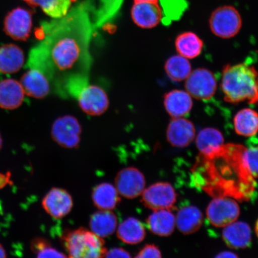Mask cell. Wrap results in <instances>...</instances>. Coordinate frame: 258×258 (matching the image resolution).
I'll return each mask as SVG.
<instances>
[{"instance_id":"obj_6","label":"cell","mask_w":258,"mask_h":258,"mask_svg":"<svg viewBox=\"0 0 258 258\" xmlns=\"http://www.w3.org/2000/svg\"><path fill=\"white\" fill-rule=\"evenodd\" d=\"M82 131V126L76 117L64 115L54 121L51 135L53 141L60 147L73 149L79 147Z\"/></svg>"},{"instance_id":"obj_5","label":"cell","mask_w":258,"mask_h":258,"mask_svg":"<svg viewBox=\"0 0 258 258\" xmlns=\"http://www.w3.org/2000/svg\"><path fill=\"white\" fill-rule=\"evenodd\" d=\"M186 91L192 98L200 101L211 99L217 92V80L211 71L205 68H199L192 71L185 80Z\"/></svg>"},{"instance_id":"obj_26","label":"cell","mask_w":258,"mask_h":258,"mask_svg":"<svg viewBox=\"0 0 258 258\" xmlns=\"http://www.w3.org/2000/svg\"><path fill=\"white\" fill-rule=\"evenodd\" d=\"M146 235L143 223L138 219L128 218L119 225L117 236L119 240L127 244H137L144 240Z\"/></svg>"},{"instance_id":"obj_16","label":"cell","mask_w":258,"mask_h":258,"mask_svg":"<svg viewBox=\"0 0 258 258\" xmlns=\"http://www.w3.org/2000/svg\"><path fill=\"white\" fill-rule=\"evenodd\" d=\"M20 83L25 94L36 99L45 98L51 88L47 77L40 71L34 69H30L24 74Z\"/></svg>"},{"instance_id":"obj_27","label":"cell","mask_w":258,"mask_h":258,"mask_svg":"<svg viewBox=\"0 0 258 258\" xmlns=\"http://www.w3.org/2000/svg\"><path fill=\"white\" fill-rule=\"evenodd\" d=\"M234 127L240 136H254L258 132V112L249 108L241 109L234 116Z\"/></svg>"},{"instance_id":"obj_32","label":"cell","mask_w":258,"mask_h":258,"mask_svg":"<svg viewBox=\"0 0 258 258\" xmlns=\"http://www.w3.org/2000/svg\"><path fill=\"white\" fill-rule=\"evenodd\" d=\"M244 167L253 177H258V147H251L244 151L242 158Z\"/></svg>"},{"instance_id":"obj_9","label":"cell","mask_w":258,"mask_h":258,"mask_svg":"<svg viewBox=\"0 0 258 258\" xmlns=\"http://www.w3.org/2000/svg\"><path fill=\"white\" fill-rule=\"evenodd\" d=\"M76 99L82 110L90 116L104 114L109 105L108 97L104 90L89 84L80 90Z\"/></svg>"},{"instance_id":"obj_15","label":"cell","mask_w":258,"mask_h":258,"mask_svg":"<svg viewBox=\"0 0 258 258\" xmlns=\"http://www.w3.org/2000/svg\"><path fill=\"white\" fill-rule=\"evenodd\" d=\"M222 235L226 245L232 249H246L251 244V228L249 224L243 221H235L225 226Z\"/></svg>"},{"instance_id":"obj_20","label":"cell","mask_w":258,"mask_h":258,"mask_svg":"<svg viewBox=\"0 0 258 258\" xmlns=\"http://www.w3.org/2000/svg\"><path fill=\"white\" fill-rule=\"evenodd\" d=\"M151 233L161 237L172 234L176 227V217L170 209L155 210L147 219Z\"/></svg>"},{"instance_id":"obj_18","label":"cell","mask_w":258,"mask_h":258,"mask_svg":"<svg viewBox=\"0 0 258 258\" xmlns=\"http://www.w3.org/2000/svg\"><path fill=\"white\" fill-rule=\"evenodd\" d=\"M25 95L17 80L8 79L0 82V108L7 110L18 108L23 102Z\"/></svg>"},{"instance_id":"obj_28","label":"cell","mask_w":258,"mask_h":258,"mask_svg":"<svg viewBox=\"0 0 258 258\" xmlns=\"http://www.w3.org/2000/svg\"><path fill=\"white\" fill-rule=\"evenodd\" d=\"M167 76L175 82H180L188 78L192 72V67L189 59L177 54L171 56L164 64Z\"/></svg>"},{"instance_id":"obj_30","label":"cell","mask_w":258,"mask_h":258,"mask_svg":"<svg viewBox=\"0 0 258 258\" xmlns=\"http://www.w3.org/2000/svg\"><path fill=\"white\" fill-rule=\"evenodd\" d=\"M32 252L36 254L37 257H66V254L61 253L43 238H35L30 244Z\"/></svg>"},{"instance_id":"obj_24","label":"cell","mask_w":258,"mask_h":258,"mask_svg":"<svg viewBox=\"0 0 258 258\" xmlns=\"http://www.w3.org/2000/svg\"><path fill=\"white\" fill-rule=\"evenodd\" d=\"M175 44L177 52L188 59H195L201 55L204 47L201 38L191 31L182 32L177 35Z\"/></svg>"},{"instance_id":"obj_17","label":"cell","mask_w":258,"mask_h":258,"mask_svg":"<svg viewBox=\"0 0 258 258\" xmlns=\"http://www.w3.org/2000/svg\"><path fill=\"white\" fill-rule=\"evenodd\" d=\"M164 106L172 118L184 117L191 111L192 98L185 90H173L164 96Z\"/></svg>"},{"instance_id":"obj_12","label":"cell","mask_w":258,"mask_h":258,"mask_svg":"<svg viewBox=\"0 0 258 258\" xmlns=\"http://www.w3.org/2000/svg\"><path fill=\"white\" fill-rule=\"evenodd\" d=\"M135 24L144 29H151L163 21L164 14L159 2H135L131 11Z\"/></svg>"},{"instance_id":"obj_13","label":"cell","mask_w":258,"mask_h":258,"mask_svg":"<svg viewBox=\"0 0 258 258\" xmlns=\"http://www.w3.org/2000/svg\"><path fill=\"white\" fill-rule=\"evenodd\" d=\"M42 205L50 217L62 218L72 211L73 201L69 192L62 188H53L45 196Z\"/></svg>"},{"instance_id":"obj_4","label":"cell","mask_w":258,"mask_h":258,"mask_svg":"<svg viewBox=\"0 0 258 258\" xmlns=\"http://www.w3.org/2000/svg\"><path fill=\"white\" fill-rule=\"evenodd\" d=\"M213 34L222 39H230L238 34L242 18L237 9L231 5L220 6L212 12L209 21Z\"/></svg>"},{"instance_id":"obj_22","label":"cell","mask_w":258,"mask_h":258,"mask_svg":"<svg viewBox=\"0 0 258 258\" xmlns=\"http://www.w3.org/2000/svg\"><path fill=\"white\" fill-rule=\"evenodd\" d=\"M203 216L201 210L195 206L180 209L176 216V226L180 233L188 235L196 233L202 227Z\"/></svg>"},{"instance_id":"obj_25","label":"cell","mask_w":258,"mask_h":258,"mask_svg":"<svg viewBox=\"0 0 258 258\" xmlns=\"http://www.w3.org/2000/svg\"><path fill=\"white\" fill-rule=\"evenodd\" d=\"M92 198L93 203L99 210L111 211L117 206L120 198L115 186L111 183H100L93 189Z\"/></svg>"},{"instance_id":"obj_34","label":"cell","mask_w":258,"mask_h":258,"mask_svg":"<svg viewBox=\"0 0 258 258\" xmlns=\"http://www.w3.org/2000/svg\"><path fill=\"white\" fill-rule=\"evenodd\" d=\"M105 257H131V254L127 251L122 248H113L108 251L105 254Z\"/></svg>"},{"instance_id":"obj_7","label":"cell","mask_w":258,"mask_h":258,"mask_svg":"<svg viewBox=\"0 0 258 258\" xmlns=\"http://www.w3.org/2000/svg\"><path fill=\"white\" fill-rule=\"evenodd\" d=\"M240 214L239 205L234 200L228 198L212 200L206 209L209 221L218 228H224L237 221Z\"/></svg>"},{"instance_id":"obj_35","label":"cell","mask_w":258,"mask_h":258,"mask_svg":"<svg viewBox=\"0 0 258 258\" xmlns=\"http://www.w3.org/2000/svg\"><path fill=\"white\" fill-rule=\"evenodd\" d=\"M11 180H10V176L8 175H4V174L0 173V189L4 188L6 185L10 183Z\"/></svg>"},{"instance_id":"obj_21","label":"cell","mask_w":258,"mask_h":258,"mask_svg":"<svg viewBox=\"0 0 258 258\" xmlns=\"http://www.w3.org/2000/svg\"><path fill=\"white\" fill-rule=\"evenodd\" d=\"M24 61L23 51L16 45L7 44L0 47V73H17L23 67Z\"/></svg>"},{"instance_id":"obj_14","label":"cell","mask_w":258,"mask_h":258,"mask_svg":"<svg viewBox=\"0 0 258 258\" xmlns=\"http://www.w3.org/2000/svg\"><path fill=\"white\" fill-rule=\"evenodd\" d=\"M167 140L173 147L184 148L196 137V128L191 121L184 117L172 118L167 128Z\"/></svg>"},{"instance_id":"obj_29","label":"cell","mask_w":258,"mask_h":258,"mask_svg":"<svg viewBox=\"0 0 258 258\" xmlns=\"http://www.w3.org/2000/svg\"><path fill=\"white\" fill-rule=\"evenodd\" d=\"M32 8L40 7L43 11L54 19L64 17L69 13L72 0H24Z\"/></svg>"},{"instance_id":"obj_2","label":"cell","mask_w":258,"mask_h":258,"mask_svg":"<svg viewBox=\"0 0 258 258\" xmlns=\"http://www.w3.org/2000/svg\"><path fill=\"white\" fill-rule=\"evenodd\" d=\"M221 89L232 104H258V71L246 63L228 64L222 70Z\"/></svg>"},{"instance_id":"obj_19","label":"cell","mask_w":258,"mask_h":258,"mask_svg":"<svg viewBox=\"0 0 258 258\" xmlns=\"http://www.w3.org/2000/svg\"><path fill=\"white\" fill-rule=\"evenodd\" d=\"M196 146L202 154L212 157L220 153L224 144V137L217 128L202 129L196 138Z\"/></svg>"},{"instance_id":"obj_31","label":"cell","mask_w":258,"mask_h":258,"mask_svg":"<svg viewBox=\"0 0 258 258\" xmlns=\"http://www.w3.org/2000/svg\"><path fill=\"white\" fill-rule=\"evenodd\" d=\"M164 18L171 21L176 20L182 15L187 7L185 0H160Z\"/></svg>"},{"instance_id":"obj_10","label":"cell","mask_w":258,"mask_h":258,"mask_svg":"<svg viewBox=\"0 0 258 258\" xmlns=\"http://www.w3.org/2000/svg\"><path fill=\"white\" fill-rule=\"evenodd\" d=\"M32 27V13L22 8L13 9L4 22L6 34L15 40L26 41L30 37Z\"/></svg>"},{"instance_id":"obj_38","label":"cell","mask_w":258,"mask_h":258,"mask_svg":"<svg viewBox=\"0 0 258 258\" xmlns=\"http://www.w3.org/2000/svg\"><path fill=\"white\" fill-rule=\"evenodd\" d=\"M159 2V0H135V2Z\"/></svg>"},{"instance_id":"obj_3","label":"cell","mask_w":258,"mask_h":258,"mask_svg":"<svg viewBox=\"0 0 258 258\" xmlns=\"http://www.w3.org/2000/svg\"><path fill=\"white\" fill-rule=\"evenodd\" d=\"M62 240L70 257H104L107 252L103 238L85 228L67 232Z\"/></svg>"},{"instance_id":"obj_8","label":"cell","mask_w":258,"mask_h":258,"mask_svg":"<svg viewBox=\"0 0 258 258\" xmlns=\"http://www.w3.org/2000/svg\"><path fill=\"white\" fill-rule=\"evenodd\" d=\"M177 194L168 182H157L145 189L142 194V202L148 209H170L175 204Z\"/></svg>"},{"instance_id":"obj_37","label":"cell","mask_w":258,"mask_h":258,"mask_svg":"<svg viewBox=\"0 0 258 258\" xmlns=\"http://www.w3.org/2000/svg\"><path fill=\"white\" fill-rule=\"evenodd\" d=\"M7 257V252H6V251L4 247L3 246V245L0 243V258H5Z\"/></svg>"},{"instance_id":"obj_39","label":"cell","mask_w":258,"mask_h":258,"mask_svg":"<svg viewBox=\"0 0 258 258\" xmlns=\"http://www.w3.org/2000/svg\"><path fill=\"white\" fill-rule=\"evenodd\" d=\"M255 233L257 237L258 238V219L255 224Z\"/></svg>"},{"instance_id":"obj_33","label":"cell","mask_w":258,"mask_h":258,"mask_svg":"<svg viewBox=\"0 0 258 258\" xmlns=\"http://www.w3.org/2000/svg\"><path fill=\"white\" fill-rule=\"evenodd\" d=\"M161 252L159 247L154 244H147L138 253L136 257L139 258H160L161 257Z\"/></svg>"},{"instance_id":"obj_1","label":"cell","mask_w":258,"mask_h":258,"mask_svg":"<svg viewBox=\"0 0 258 258\" xmlns=\"http://www.w3.org/2000/svg\"><path fill=\"white\" fill-rule=\"evenodd\" d=\"M54 19L42 24L43 39L32 48L27 66L43 73L56 95L76 99L89 84L93 27L88 15L79 10Z\"/></svg>"},{"instance_id":"obj_36","label":"cell","mask_w":258,"mask_h":258,"mask_svg":"<svg viewBox=\"0 0 258 258\" xmlns=\"http://www.w3.org/2000/svg\"><path fill=\"white\" fill-rule=\"evenodd\" d=\"M217 257H237L238 256L235 253L232 252V251H222V252L219 253L217 256Z\"/></svg>"},{"instance_id":"obj_23","label":"cell","mask_w":258,"mask_h":258,"mask_svg":"<svg viewBox=\"0 0 258 258\" xmlns=\"http://www.w3.org/2000/svg\"><path fill=\"white\" fill-rule=\"evenodd\" d=\"M89 225L90 230L100 237L104 238L117 230V218L111 211L100 210L91 216Z\"/></svg>"},{"instance_id":"obj_40","label":"cell","mask_w":258,"mask_h":258,"mask_svg":"<svg viewBox=\"0 0 258 258\" xmlns=\"http://www.w3.org/2000/svg\"><path fill=\"white\" fill-rule=\"evenodd\" d=\"M3 146V140L1 136V134H0V150H1Z\"/></svg>"},{"instance_id":"obj_11","label":"cell","mask_w":258,"mask_h":258,"mask_svg":"<svg viewBox=\"0 0 258 258\" xmlns=\"http://www.w3.org/2000/svg\"><path fill=\"white\" fill-rule=\"evenodd\" d=\"M115 184L119 195L132 199L142 195L145 189L146 180L140 170L131 167L122 169L117 173Z\"/></svg>"}]
</instances>
